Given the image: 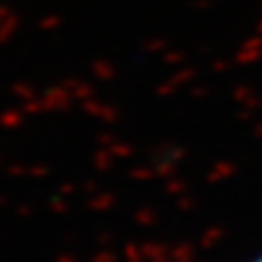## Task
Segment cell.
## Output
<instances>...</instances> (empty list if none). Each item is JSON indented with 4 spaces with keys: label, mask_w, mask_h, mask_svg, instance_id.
Returning <instances> with one entry per match:
<instances>
[{
    "label": "cell",
    "mask_w": 262,
    "mask_h": 262,
    "mask_svg": "<svg viewBox=\"0 0 262 262\" xmlns=\"http://www.w3.org/2000/svg\"><path fill=\"white\" fill-rule=\"evenodd\" d=\"M243 262H262V251H258V253H253V256H249L247 260H243Z\"/></svg>",
    "instance_id": "obj_1"
}]
</instances>
